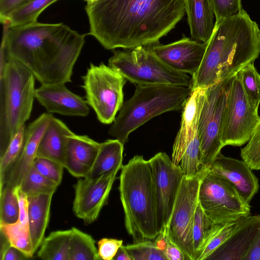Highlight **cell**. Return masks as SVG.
Instances as JSON below:
<instances>
[{"mask_svg": "<svg viewBox=\"0 0 260 260\" xmlns=\"http://www.w3.org/2000/svg\"><path fill=\"white\" fill-rule=\"evenodd\" d=\"M215 22L238 13L242 9L241 0H211Z\"/></svg>", "mask_w": 260, "mask_h": 260, "instance_id": "40", "label": "cell"}, {"mask_svg": "<svg viewBox=\"0 0 260 260\" xmlns=\"http://www.w3.org/2000/svg\"><path fill=\"white\" fill-rule=\"evenodd\" d=\"M258 108L247 96L239 73L233 76L223 114L221 131L223 147L241 146L249 141L260 119Z\"/></svg>", "mask_w": 260, "mask_h": 260, "instance_id": "12", "label": "cell"}, {"mask_svg": "<svg viewBox=\"0 0 260 260\" xmlns=\"http://www.w3.org/2000/svg\"><path fill=\"white\" fill-rule=\"evenodd\" d=\"M240 219V218H239ZM239 219L220 224H212L207 232L196 256V260L207 258L231 236Z\"/></svg>", "mask_w": 260, "mask_h": 260, "instance_id": "27", "label": "cell"}, {"mask_svg": "<svg viewBox=\"0 0 260 260\" xmlns=\"http://www.w3.org/2000/svg\"><path fill=\"white\" fill-rule=\"evenodd\" d=\"M200 142L198 132L187 146L181 158L180 165L187 177L197 174L200 170Z\"/></svg>", "mask_w": 260, "mask_h": 260, "instance_id": "36", "label": "cell"}, {"mask_svg": "<svg viewBox=\"0 0 260 260\" xmlns=\"http://www.w3.org/2000/svg\"><path fill=\"white\" fill-rule=\"evenodd\" d=\"M212 224L205 215L199 202L197 207L192 229V239L194 257L200 248L205 237Z\"/></svg>", "mask_w": 260, "mask_h": 260, "instance_id": "38", "label": "cell"}, {"mask_svg": "<svg viewBox=\"0 0 260 260\" xmlns=\"http://www.w3.org/2000/svg\"><path fill=\"white\" fill-rule=\"evenodd\" d=\"M119 170L95 178H80L74 185L75 197L73 211L86 224H91L98 218L109 196Z\"/></svg>", "mask_w": 260, "mask_h": 260, "instance_id": "14", "label": "cell"}, {"mask_svg": "<svg viewBox=\"0 0 260 260\" xmlns=\"http://www.w3.org/2000/svg\"><path fill=\"white\" fill-rule=\"evenodd\" d=\"M210 169L232 183L240 196L249 204L258 191V178L243 160L226 157L220 152Z\"/></svg>", "mask_w": 260, "mask_h": 260, "instance_id": "19", "label": "cell"}, {"mask_svg": "<svg viewBox=\"0 0 260 260\" xmlns=\"http://www.w3.org/2000/svg\"><path fill=\"white\" fill-rule=\"evenodd\" d=\"M71 231L69 260H100L92 237L74 227Z\"/></svg>", "mask_w": 260, "mask_h": 260, "instance_id": "28", "label": "cell"}, {"mask_svg": "<svg viewBox=\"0 0 260 260\" xmlns=\"http://www.w3.org/2000/svg\"><path fill=\"white\" fill-rule=\"evenodd\" d=\"M122 243V240L107 238L100 239L97 243L100 259L113 260Z\"/></svg>", "mask_w": 260, "mask_h": 260, "instance_id": "41", "label": "cell"}, {"mask_svg": "<svg viewBox=\"0 0 260 260\" xmlns=\"http://www.w3.org/2000/svg\"><path fill=\"white\" fill-rule=\"evenodd\" d=\"M185 0H94L85 6L89 34L106 49L154 44L183 17Z\"/></svg>", "mask_w": 260, "mask_h": 260, "instance_id": "1", "label": "cell"}, {"mask_svg": "<svg viewBox=\"0 0 260 260\" xmlns=\"http://www.w3.org/2000/svg\"><path fill=\"white\" fill-rule=\"evenodd\" d=\"M259 54L260 29L243 8L215 22L200 67L191 76V91L234 76Z\"/></svg>", "mask_w": 260, "mask_h": 260, "instance_id": "3", "label": "cell"}, {"mask_svg": "<svg viewBox=\"0 0 260 260\" xmlns=\"http://www.w3.org/2000/svg\"><path fill=\"white\" fill-rule=\"evenodd\" d=\"M232 77L205 88V99L198 125L200 167L210 168L223 147L221 131Z\"/></svg>", "mask_w": 260, "mask_h": 260, "instance_id": "10", "label": "cell"}, {"mask_svg": "<svg viewBox=\"0 0 260 260\" xmlns=\"http://www.w3.org/2000/svg\"><path fill=\"white\" fill-rule=\"evenodd\" d=\"M100 143L86 135L73 133L68 137L63 166L73 176L86 177L97 155Z\"/></svg>", "mask_w": 260, "mask_h": 260, "instance_id": "21", "label": "cell"}, {"mask_svg": "<svg viewBox=\"0 0 260 260\" xmlns=\"http://www.w3.org/2000/svg\"><path fill=\"white\" fill-rule=\"evenodd\" d=\"M198 199L212 224L236 221L250 214V204L235 186L210 168L201 181Z\"/></svg>", "mask_w": 260, "mask_h": 260, "instance_id": "9", "label": "cell"}, {"mask_svg": "<svg viewBox=\"0 0 260 260\" xmlns=\"http://www.w3.org/2000/svg\"><path fill=\"white\" fill-rule=\"evenodd\" d=\"M190 87L168 84L137 85L133 96L119 110L108 133L123 144L129 134L162 113L183 109Z\"/></svg>", "mask_w": 260, "mask_h": 260, "instance_id": "5", "label": "cell"}, {"mask_svg": "<svg viewBox=\"0 0 260 260\" xmlns=\"http://www.w3.org/2000/svg\"><path fill=\"white\" fill-rule=\"evenodd\" d=\"M119 191L126 231L134 243L154 240L157 229L156 204L150 162L136 155L123 166Z\"/></svg>", "mask_w": 260, "mask_h": 260, "instance_id": "4", "label": "cell"}, {"mask_svg": "<svg viewBox=\"0 0 260 260\" xmlns=\"http://www.w3.org/2000/svg\"><path fill=\"white\" fill-rule=\"evenodd\" d=\"M108 66L127 80L137 85L168 84L191 87L192 77L167 66L152 52L149 45L127 51H115Z\"/></svg>", "mask_w": 260, "mask_h": 260, "instance_id": "7", "label": "cell"}, {"mask_svg": "<svg viewBox=\"0 0 260 260\" xmlns=\"http://www.w3.org/2000/svg\"><path fill=\"white\" fill-rule=\"evenodd\" d=\"M4 25L1 57L21 63L41 84L71 81L74 65L85 42V35L62 23Z\"/></svg>", "mask_w": 260, "mask_h": 260, "instance_id": "2", "label": "cell"}, {"mask_svg": "<svg viewBox=\"0 0 260 260\" xmlns=\"http://www.w3.org/2000/svg\"><path fill=\"white\" fill-rule=\"evenodd\" d=\"M28 258L22 251L11 244L0 254L1 260H25Z\"/></svg>", "mask_w": 260, "mask_h": 260, "instance_id": "44", "label": "cell"}, {"mask_svg": "<svg viewBox=\"0 0 260 260\" xmlns=\"http://www.w3.org/2000/svg\"><path fill=\"white\" fill-rule=\"evenodd\" d=\"M25 139L26 127L24 124L14 135L6 151L0 157V181L19 159L24 148Z\"/></svg>", "mask_w": 260, "mask_h": 260, "instance_id": "32", "label": "cell"}, {"mask_svg": "<svg viewBox=\"0 0 260 260\" xmlns=\"http://www.w3.org/2000/svg\"><path fill=\"white\" fill-rule=\"evenodd\" d=\"M53 116L44 113L26 127L25 144L22 154L16 164L0 181V189L5 186L16 187L32 166L44 132Z\"/></svg>", "mask_w": 260, "mask_h": 260, "instance_id": "17", "label": "cell"}, {"mask_svg": "<svg viewBox=\"0 0 260 260\" xmlns=\"http://www.w3.org/2000/svg\"><path fill=\"white\" fill-rule=\"evenodd\" d=\"M205 93V88L194 89L184 103L180 129L175 139L172 153L171 159L175 165L180 164L187 146L198 132Z\"/></svg>", "mask_w": 260, "mask_h": 260, "instance_id": "20", "label": "cell"}, {"mask_svg": "<svg viewBox=\"0 0 260 260\" xmlns=\"http://www.w3.org/2000/svg\"><path fill=\"white\" fill-rule=\"evenodd\" d=\"M54 193L28 197V225L35 251L40 247L47 227L52 198Z\"/></svg>", "mask_w": 260, "mask_h": 260, "instance_id": "24", "label": "cell"}, {"mask_svg": "<svg viewBox=\"0 0 260 260\" xmlns=\"http://www.w3.org/2000/svg\"><path fill=\"white\" fill-rule=\"evenodd\" d=\"M85 1H86L87 2H87H92V1H94V0H85Z\"/></svg>", "mask_w": 260, "mask_h": 260, "instance_id": "47", "label": "cell"}, {"mask_svg": "<svg viewBox=\"0 0 260 260\" xmlns=\"http://www.w3.org/2000/svg\"><path fill=\"white\" fill-rule=\"evenodd\" d=\"M71 229L52 232L44 238L38 251L44 260H69Z\"/></svg>", "mask_w": 260, "mask_h": 260, "instance_id": "26", "label": "cell"}, {"mask_svg": "<svg viewBox=\"0 0 260 260\" xmlns=\"http://www.w3.org/2000/svg\"><path fill=\"white\" fill-rule=\"evenodd\" d=\"M259 228L260 214L239 219L233 234L207 259L245 260Z\"/></svg>", "mask_w": 260, "mask_h": 260, "instance_id": "18", "label": "cell"}, {"mask_svg": "<svg viewBox=\"0 0 260 260\" xmlns=\"http://www.w3.org/2000/svg\"><path fill=\"white\" fill-rule=\"evenodd\" d=\"M73 133L64 122L53 117L41 139L36 158H47L63 165L68 137Z\"/></svg>", "mask_w": 260, "mask_h": 260, "instance_id": "23", "label": "cell"}, {"mask_svg": "<svg viewBox=\"0 0 260 260\" xmlns=\"http://www.w3.org/2000/svg\"><path fill=\"white\" fill-rule=\"evenodd\" d=\"M245 260H260V228L254 239Z\"/></svg>", "mask_w": 260, "mask_h": 260, "instance_id": "45", "label": "cell"}, {"mask_svg": "<svg viewBox=\"0 0 260 260\" xmlns=\"http://www.w3.org/2000/svg\"><path fill=\"white\" fill-rule=\"evenodd\" d=\"M149 161L153 177L159 234L168 224L184 173L180 164L174 165L165 152L157 153Z\"/></svg>", "mask_w": 260, "mask_h": 260, "instance_id": "13", "label": "cell"}, {"mask_svg": "<svg viewBox=\"0 0 260 260\" xmlns=\"http://www.w3.org/2000/svg\"><path fill=\"white\" fill-rule=\"evenodd\" d=\"M185 7L191 37L199 42L208 41L215 22L211 0H185Z\"/></svg>", "mask_w": 260, "mask_h": 260, "instance_id": "22", "label": "cell"}, {"mask_svg": "<svg viewBox=\"0 0 260 260\" xmlns=\"http://www.w3.org/2000/svg\"><path fill=\"white\" fill-rule=\"evenodd\" d=\"M18 186L27 197H30L54 193L58 185L42 175L32 166Z\"/></svg>", "mask_w": 260, "mask_h": 260, "instance_id": "31", "label": "cell"}, {"mask_svg": "<svg viewBox=\"0 0 260 260\" xmlns=\"http://www.w3.org/2000/svg\"><path fill=\"white\" fill-rule=\"evenodd\" d=\"M34 167L42 175L60 184L63 175V166L59 162L47 158H37L32 164Z\"/></svg>", "mask_w": 260, "mask_h": 260, "instance_id": "39", "label": "cell"}, {"mask_svg": "<svg viewBox=\"0 0 260 260\" xmlns=\"http://www.w3.org/2000/svg\"><path fill=\"white\" fill-rule=\"evenodd\" d=\"M163 253L167 260H185L184 255L180 249L171 241L167 234V245L163 251Z\"/></svg>", "mask_w": 260, "mask_h": 260, "instance_id": "43", "label": "cell"}, {"mask_svg": "<svg viewBox=\"0 0 260 260\" xmlns=\"http://www.w3.org/2000/svg\"><path fill=\"white\" fill-rule=\"evenodd\" d=\"M132 260H167L154 240H145L124 246Z\"/></svg>", "mask_w": 260, "mask_h": 260, "instance_id": "35", "label": "cell"}, {"mask_svg": "<svg viewBox=\"0 0 260 260\" xmlns=\"http://www.w3.org/2000/svg\"><path fill=\"white\" fill-rule=\"evenodd\" d=\"M240 155L252 170H260V119L250 139L241 149Z\"/></svg>", "mask_w": 260, "mask_h": 260, "instance_id": "37", "label": "cell"}, {"mask_svg": "<svg viewBox=\"0 0 260 260\" xmlns=\"http://www.w3.org/2000/svg\"><path fill=\"white\" fill-rule=\"evenodd\" d=\"M29 0H0V20L4 23L9 15Z\"/></svg>", "mask_w": 260, "mask_h": 260, "instance_id": "42", "label": "cell"}, {"mask_svg": "<svg viewBox=\"0 0 260 260\" xmlns=\"http://www.w3.org/2000/svg\"><path fill=\"white\" fill-rule=\"evenodd\" d=\"M17 187L5 186L0 189V224H11L19 218Z\"/></svg>", "mask_w": 260, "mask_h": 260, "instance_id": "33", "label": "cell"}, {"mask_svg": "<svg viewBox=\"0 0 260 260\" xmlns=\"http://www.w3.org/2000/svg\"><path fill=\"white\" fill-rule=\"evenodd\" d=\"M245 92L252 104L259 106L260 103V75L254 63H250L239 72Z\"/></svg>", "mask_w": 260, "mask_h": 260, "instance_id": "34", "label": "cell"}, {"mask_svg": "<svg viewBox=\"0 0 260 260\" xmlns=\"http://www.w3.org/2000/svg\"><path fill=\"white\" fill-rule=\"evenodd\" d=\"M57 0H29L13 11L3 23L10 27L25 25L37 22L42 12Z\"/></svg>", "mask_w": 260, "mask_h": 260, "instance_id": "29", "label": "cell"}, {"mask_svg": "<svg viewBox=\"0 0 260 260\" xmlns=\"http://www.w3.org/2000/svg\"><path fill=\"white\" fill-rule=\"evenodd\" d=\"M0 157L13 136L29 118L35 98V77L23 64L1 57Z\"/></svg>", "mask_w": 260, "mask_h": 260, "instance_id": "6", "label": "cell"}, {"mask_svg": "<svg viewBox=\"0 0 260 260\" xmlns=\"http://www.w3.org/2000/svg\"><path fill=\"white\" fill-rule=\"evenodd\" d=\"M113 260H132V258L124 246L122 245L118 249Z\"/></svg>", "mask_w": 260, "mask_h": 260, "instance_id": "46", "label": "cell"}, {"mask_svg": "<svg viewBox=\"0 0 260 260\" xmlns=\"http://www.w3.org/2000/svg\"><path fill=\"white\" fill-rule=\"evenodd\" d=\"M0 231L7 237L11 244L22 251L29 258L35 252L32 244L29 226L18 220L11 224H0Z\"/></svg>", "mask_w": 260, "mask_h": 260, "instance_id": "30", "label": "cell"}, {"mask_svg": "<svg viewBox=\"0 0 260 260\" xmlns=\"http://www.w3.org/2000/svg\"><path fill=\"white\" fill-rule=\"evenodd\" d=\"M124 144L118 139L100 143L93 165L86 177L95 178L115 170L121 169Z\"/></svg>", "mask_w": 260, "mask_h": 260, "instance_id": "25", "label": "cell"}, {"mask_svg": "<svg viewBox=\"0 0 260 260\" xmlns=\"http://www.w3.org/2000/svg\"><path fill=\"white\" fill-rule=\"evenodd\" d=\"M35 98L49 113L84 117L89 113L86 101L69 90L65 84H41L36 89Z\"/></svg>", "mask_w": 260, "mask_h": 260, "instance_id": "16", "label": "cell"}, {"mask_svg": "<svg viewBox=\"0 0 260 260\" xmlns=\"http://www.w3.org/2000/svg\"><path fill=\"white\" fill-rule=\"evenodd\" d=\"M208 41L203 43L183 37L176 42L149 45L154 54L171 68L193 76L202 61Z\"/></svg>", "mask_w": 260, "mask_h": 260, "instance_id": "15", "label": "cell"}, {"mask_svg": "<svg viewBox=\"0 0 260 260\" xmlns=\"http://www.w3.org/2000/svg\"><path fill=\"white\" fill-rule=\"evenodd\" d=\"M209 168L200 167L195 175H184L166 228L168 236L183 253L185 260H195L192 229L199 203L201 181Z\"/></svg>", "mask_w": 260, "mask_h": 260, "instance_id": "11", "label": "cell"}, {"mask_svg": "<svg viewBox=\"0 0 260 260\" xmlns=\"http://www.w3.org/2000/svg\"><path fill=\"white\" fill-rule=\"evenodd\" d=\"M82 78L86 102L98 120L106 124L113 122L123 104V88L127 80L103 62L99 66L91 63Z\"/></svg>", "mask_w": 260, "mask_h": 260, "instance_id": "8", "label": "cell"}]
</instances>
